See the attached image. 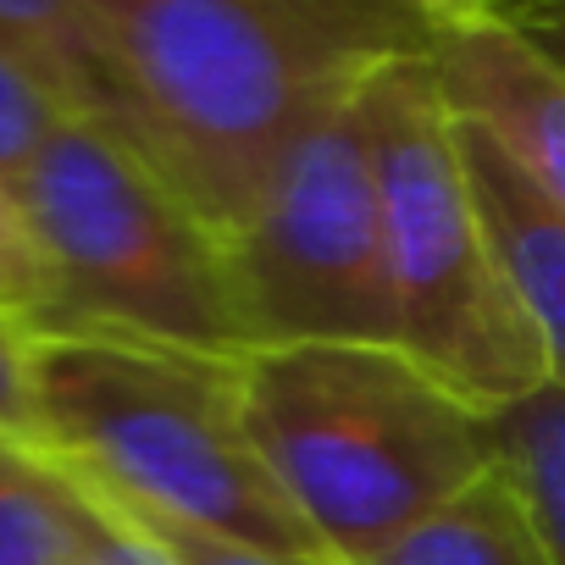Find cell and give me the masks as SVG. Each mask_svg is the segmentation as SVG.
Returning <instances> with one entry per match:
<instances>
[{"label":"cell","instance_id":"6da1fadb","mask_svg":"<svg viewBox=\"0 0 565 565\" xmlns=\"http://www.w3.org/2000/svg\"><path fill=\"white\" fill-rule=\"evenodd\" d=\"M122 139L227 244L277 161L383 67L433 56L416 0H84Z\"/></svg>","mask_w":565,"mask_h":565},{"label":"cell","instance_id":"7a4b0ae2","mask_svg":"<svg viewBox=\"0 0 565 565\" xmlns=\"http://www.w3.org/2000/svg\"><path fill=\"white\" fill-rule=\"evenodd\" d=\"M238 388L260 460L339 565H372L504 460L493 411L399 344L249 350Z\"/></svg>","mask_w":565,"mask_h":565},{"label":"cell","instance_id":"3957f363","mask_svg":"<svg viewBox=\"0 0 565 565\" xmlns=\"http://www.w3.org/2000/svg\"><path fill=\"white\" fill-rule=\"evenodd\" d=\"M238 361L244 355L45 333V455L122 510L260 554L333 559L249 438Z\"/></svg>","mask_w":565,"mask_h":565},{"label":"cell","instance_id":"277c9868","mask_svg":"<svg viewBox=\"0 0 565 565\" xmlns=\"http://www.w3.org/2000/svg\"><path fill=\"white\" fill-rule=\"evenodd\" d=\"M18 205L51 266L45 333L249 355L227 244L122 134L67 117Z\"/></svg>","mask_w":565,"mask_h":565},{"label":"cell","instance_id":"5b68a950","mask_svg":"<svg viewBox=\"0 0 565 565\" xmlns=\"http://www.w3.org/2000/svg\"><path fill=\"white\" fill-rule=\"evenodd\" d=\"M399 350L482 411L548 388L543 344L477 211L460 117L433 56L394 62L361 89Z\"/></svg>","mask_w":565,"mask_h":565},{"label":"cell","instance_id":"8992f818","mask_svg":"<svg viewBox=\"0 0 565 565\" xmlns=\"http://www.w3.org/2000/svg\"><path fill=\"white\" fill-rule=\"evenodd\" d=\"M227 266L249 350L399 344L361 95L277 161L249 222L227 238Z\"/></svg>","mask_w":565,"mask_h":565},{"label":"cell","instance_id":"52a82bcc","mask_svg":"<svg viewBox=\"0 0 565 565\" xmlns=\"http://www.w3.org/2000/svg\"><path fill=\"white\" fill-rule=\"evenodd\" d=\"M433 67L449 111L482 128L565 216V67L504 18L444 29Z\"/></svg>","mask_w":565,"mask_h":565},{"label":"cell","instance_id":"ba28073f","mask_svg":"<svg viewBox=\"0 0 565 565\" xmlns=\"http://www.w3.org/2000/svg\"><path fill=\"white\" fill-rule=\"evenodd\" d=\"M466 178L488 222L493 255L543 344L548 383L565 388V216L532 189V178L471 122H460Z\"/></svg>","mask_w":565,"mask_h":565},{"label":"cell","instance_id":"9c48e42d","mask_svg":"<svg viewBox=\"0 0 565 565\" xmlns=\"http://www.w3.org/2000/svg\"><path fill=\"white\" fill-rule=\"evenodd\" d=\"M372 565H554V548L510 460H499L488 477H477L460 499L411 526Z\"/></svg>","mask_w":565,"mask_h":565},{"label":"cell","instance_id":"30bf717a","mask_svg":"<svg viewBox=\"0 0 565 565\" xmlns=\"http://www.w3.org/2000/svg\"><path fill=\"white\" fill-rule=\"evenodd\" d=\"M0 56L34 73L73 117L122 134L111 62L84 0H0Z\"/></svg>","mask_w":565,"mask_h":565},{"label":"cell","instance_id":"8fae6325","mask_svg":"<svg viewBox=\"0 0 565 565\" xmlns=\"http://www.w3.org/2000/svg\"><path fill=\"white\" fill-rule=\"evenodd\" d=\"M89 493L45 449L0 438V565H78Z\"/></svg>","mask_w":565,"mask_h":565},{"label":"cell","instance_id":"7c38bea8","mask_svg":"<svg viewBox=\"0 0 565 565\" xmlns=\"http://www.w3.org/2000/svg\"><path fill=\"white\" fill-rule=\"evenodd\" d=\"M499 449L554 548V565H565V388H537L504 411H493Z\"/></svg>","mask_w":565,"mask_h":565},{"label":"cell","instance_id":"4fadbf2b","mask_svg":"<svg viewBox=\"0 0 565 565\" xmlns=\"http://www.w3.org/2000/svg\"><path fill=\"white\" fill-rule=\"evenodd\" d=\"M73 111L34 78L23 73L12 56H0V183L18 194V183L29 178L34 156L51 145V134L67 122Z\"/></svg>","mask_w":565,"mask_h":565},{"label":"cell","instance_id":"5bb4252c","mask_svg":"<svg viewBox=\"0 0 565 565\" xmlns=\"http://www.w3.org/2000/svg\"><path fill=\"white\" fill-rule=\"evenodd\" d=\"M40 328L0 306V438L45 449V427H40Z\"/></svg>","mask_w":565,"mask_h":565},{"label":"cell","instance_id":"9a60e30c","mask_svg":"<svg viewBox=\"0 0 565 565\" xmlns=\"http://www.w3.org/2000/svg\"><path fill=\"white\" fill-rule=\"evenodd\" d=\"M0 306L23 311L40 333H45V317H51V266H45V249L18 205V194L0 183Z\"/></svg>","mask_w":565,"mask_h":565},{"label":"cell","instance_id":"2e32d148","mask_svg":"<svg viewBox=\"0 0 565 565\" xmlns=\"http://www.w3.org/2000/svg\"><path fill=\"white\" fill-rule=\"evenodd\" d=\"M84 488V482H78ZM89 493V488H84ZM78 565H178L134 515H122L117 504H106L100 493H89V532L78 548Z\"/></svg>","mask_w":565,"mask_h":565},{"label":"cell","instance_id":"e0dca14e","mask_svg":"<svg viewBox=\"0 0 565 565\" xmlns=\"http://www.w3.org/2000/svg\"><path fill=\"white\" fill-rule=\"evenodd\" d=\"M89 488V482H84ZM95 493V488H89ZM106 499V493H100ZM111 504V499H106ZM122 510V504H117ZM134 515L178 565H339V559H289V554H260V548H244V543H227V537H211V532H194V526H178V521H156V515H139V510H122Z\"/></svg>","mask_w":565,"mask_h":565},{"label":"cell","instance_id":"ac0fdd59","mask_svg":"<svg viewBox=\"0 0 565 565\" xmlns=\"http://www.w3.org/2000/svg\"><path fill=\"white\" fill-rule=\"evenodd\" d=\"M499 18L565 67V0H504Z\"/></svg>","mask_w":565,"mask_h":565},{"label":"cell","instance_id":"d6986e66","mask_svg":"<svg viewBox=\"0 0 565 565\" xmlns=\"http://www.w3.org/2000/svg\"><path fill=\"white\" fill-rule=\"evenodd\" d=\"M416 7L438 23V29H471L504 12V0H416Z\"/></svg>","mask_w":565,"mask_h":565}]
</instances>
